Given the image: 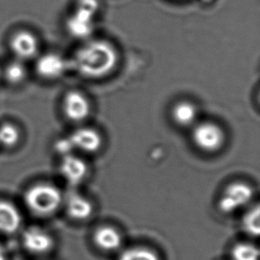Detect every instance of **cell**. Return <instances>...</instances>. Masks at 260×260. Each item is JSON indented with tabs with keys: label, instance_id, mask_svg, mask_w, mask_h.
<instances>
[{
	"label": "cell",
	"instance_id": "6da1fadb",
	"mask_svg": "<svg viewBox=\"0 0 260 260\" xmlns=\"http://www.w3.org/2000/svg\"><path fill=\"white\" fill-rule=\"evenodd\" d=\"M118 53L111 43L102 39H91L80 46L72 59L70 68L89 79L106 78L116 69Z\"/></svg>",
	"mask_w": 260,
	"mask_h": 260
},
{
	"label": "cell",
	"instance_id": "7a4b0ae2",
	"mask_svg": "<svg viewBox=\"0 0 260 260\" xmlns=\"http://www.w3.org/2000/svg\"><path fill=\"white\" fill-rule=\"evenodd\" d=\"M60 190L50 183H39L30 186L24 194L28 210L38 217H49L54 214L63 204Z\"/></svg>",
	"mask_w": 260,
	"mask_h": 260
},
{
	"label": "cell",
	"instance_id": "3957f363",
	"mask_svg": "<svg viewBox=\"0 0 260 260\" xmlns=\"http://www.w3.org/2000/svg\"><path fill=\"white\" fill-rule=\"evenodd\" d=\"M254 198V189L243 181L230 183L218 197V208L224 214H231L248 207Z\"/></svg>",
	"mask_w": 260,
	"mask_h": 260
},
{
	"label": "cell",
	"instance_id": "277c9868",
	"mask_svg": "<svg viewBox=\"0 0 260 260\" xmlns=\"http://www.w3.org/2000/svg\"><path fill=\"white\" fill-rule=\"evenodd\" d=\"M192 141L201 151L216 153L225 144V132L219 124L214 122H197L192 127Z\"/></svg>",
	"mask_w": 260,
	"mask_h": 260
},
{
	"label": "cell",
	"instance_id": "5b68a950",
	"mask_svg": "<svg viewBox=\"0 0 260 260\" xmlns=\"http://www.w3.org/2000/svg\"><path fill=\"white\" fill-rule=\"evenodd\" d=\"M73 153L95 154L101 150L103 139L98 131L91 127H80L68 136Z\"/></svg>",
	"mask_w": 260,
	"mask_h": 260
},
{
	"label": "cell",
	"instance_id": "8992f818",
	"mask_svg": "<svg viewBox=\"0 0 260 260\" xmlns=\"http://www.w3.org/2000/svg\"><path fill=\"white\" fill-rule=\"evenodd\" d=\"M21 242L25 250L34 255L48 253L54 246L53 236L40 226L32 225L25 229Z\"/></svg>",
	"mask_w": 260,
	"mask_h": 260
},
{
	"label": "cell",
	"instance_id": "52a82bcc",
	"mask_svg": "<svg viewBox=\"0 0 260 260\" xmlns=\"http://www.w3.org/2000/svg\"><path fill=\"white\" fill-rule=\"evenodd\" d=\"M62 108L65 116L73 123H83L91 115V102L80 91H71L66 93Z\"/></svg>",
	"mask_w": 260,
	"mask_h": 260
},
{
	"label": "cell",
	"instance_id": "ba28073f",
	"mask_svg": "<svg viewBox=\"0 0 260 260\" xmlns=\"http://www.w3.org/2000/svg\"><path fill=\"white\" fill-rule=\"evenodd\" d=\"M59 169L61 177L71 186L81 184L89 174L87 162L74 153L61 156Z\"/></svg>",
	"mask_w": 260,
	"mask_h": 260
},
{
	"label": "cell",
	"instance_id": "9c48e42d",
	"mask_svg": "<svg viewBox=\"0 0 260 260\" xmlns=\"http://www.w3.org/2000/svg\"><path fill=\"white\" fill-rule=\"evenodd\" d=\"M70 69V61L58 53H46L36 63V71L39 77L47 80H55L63 76Z\"/></svg>",
	"mask_w": 260,
	"mask_h": 260
},
{
	"label": "cell",
	"instance_id": "30bf717a",
	"mask_svg": "<svg viewBox=\"0 0 260 260\" xmlns=\"http://www.w3.org/2000/svg\"><path fill=\"white\" fill-rule=\"evenodd\" d=\"M93 14L76 8L66 21V28L70 35L74 39L87 40L94 30Z\"/></svg>",
	"mask_w": 260,
	"mask_h": 260
},
{
	"label": "cell",
	"instance_id": "8fae6325",
	"mask_svg": "<svg viewBox=\"0 0 260 260\" xmlns=\"http://www.w3.org/2000/svg\"><path fill=\"white\" fill-rule=\"evenodd\" d=\"M10 47L14 55L20 60H28L36 56L39 51V40L31 32H16L11 39Z\"/></svg>",
	"mask_w": 260,
	"mask_h": 260
},
{
	"label": "cell",
	"instance_id": "7c38bea8",
	"mask_svg": "<svg viewBox=\"0 0 260 260\" xmlns=\"http://www.w3.org/2000/svg\"><path fill=\"white\" fill-rule=\"evenodd\" d=\"M63 203L66 207V212L70 218L83 221L91 217L94 207L90 199L78 192H71L64 197Z\"/></svg>",
	"mask_w": 260,
	"mask_h": 260
},
{
	"label": "cell",
	"instance_id": "4fadbf2b",
	"mask_svg": "<svg viewBox=\"0 0 260 260\" xmlns=\"http://www.w3.org/2000/svg\"><path fill=\"white\" fill-rule=\"evenodd\" d=\"M22 222L21 212L10 202L0 200V233L12 235L17 232Z\"/></svg>",
	"mask_w": 260,
	"mask_h": 260
},
{
	"label": "cell",
	"instance_id": "5bb4252c",
	"mask_svg": "<svg viewBox=\"0 0 260 260\" xmlns=\"http://www.w3.org/2000/svg\"><path fill=\"white\" fill-rule=\"evenodd\" d=\"M173 122L179 127H193L198 122V109L189 101H180L174 104L171 111Z\"/></svg>",
	"mask_w": 260,
	"mask_h": 260
},
{
	"label": "cell",
	"instance_id": "9a60e30c",
	"mask_svg": "<svg viewBox=\"0 0 260 260\" xmlns=\"http://www.w3.org/2000/svg\"><path fill=\"white\" fill-rule=\"evenodd\" d=\"M93 240L99 248L107 251L116 250L122 244V236L120 233L109 225L99 228L94 232Z\"/></svg>",
	"mask_w": 260,
	"mask_h": 260
},
{
	"label": "cell",
	"instance_id": "2e32d148",
	"mask_svg": "<svg viewBox=\"0 0 260 260\" xmlns=\"http://www.w3.org/2000/svg\"><path fill=\"white\" fill-rule=\"evenodd\" d=\"M242 225L248 235L255 237L259 236L260 208L258 204H256L246 211L242 220Z\"/></svg>",
	"mask_w": 260,
	"mask_h": 260
},
{
	"label": "cell",
	"instance_id": "e0dca14e",
	"mask_svg": "<svg viewBox=\"0 0 260 260\" xmlns=\"http://www.w3.org/2000/svg\"><path fill=\"white\" fill-rule=\"evenodd\" d=\"M20 138V131L13 123H3L0 125V146L13 148L19 142Z\"/></svg>",
	"mask_w": 260,
	"mask_h": 260
},
{
	"label": "cell",
	"instance_id": "ac0fdd59",
	"mask_svg": "<svg viewBox=\"0 0 260 260\" xmlns=\"http://www.w3.org/2000/svg\"><path fill=\"white\" fill-rule=\"evenodd\" d=\"M4 75L8 83L17 85L24 81L27 77V71L21 61H13L7 65Z\"/></svg>",
	"mask_w": 260,
	"mask_h": 260
},
{
	"label": "cell",
	"instance_id": "d6986e66",
	"mask_svg": "<svg viewBox=\"0 0 260 260\" xmlns=\"http://www.w3.org/2000/svg\"><path fill=\"white\" fill-rule=\"evenodd\" d=\"M234 260H258L259 250L250 243H238L233 248Z\"/></svg>",
	"mask_w": 260,
	"mask_h": 260
},
{
	"label": "cell",
	"instance_id": "ffe728a7",
	"mask_svg": "<svg viewBox=\"0 0 260 260\" xmlns=\"http://www.w3.org/2000/svg\"><path fill=\"white\" fill-rule=\"evenodd\" d=\"M119 260H159L153 250L143 247H135L124 250L120 255Z\"/></svg>",
	"mask_w": 260,
	"mask_h": 260
},
{
	"label": "cell",
	"instance_id": "44dd1931",
	"mask_svg": "<svg viewBox=\"0 0 260 260\" xmlns=\"http://www.w3.org/2000/svg\"><path fill=\"white\" fill-rule=\"evenodd\" d=\"M76 8L96 15L100 8V1L99 0H78Z\"/></svg>",
	"mask_w": 260,
	"mask_h": 260
},
{
	"label": "cell",
	"instance_id": "7402d4cb",
	"mask_svg": "<svg viewBox=\"0 0 260 260\" xmlns=\"http://www.w3.org/2000/svg\"><path fill=\"white\" fill-rule=\"evenodd\" d=\"M0 260H7L6 251L4 250V248L1 244H0Z\"/></svg>",
	"mask_w": 260,
	"mask_h": 260
},
{
	"label": "cell",
	"instance_id": "603a6c76",
	"mask_svg": "<svg viewBox=\"0 0 260 260\" xmlns=\"http://www.w3.org/2000/svg\"><path fill=\"white\" fill-rule=\"evenodd\" d=\"M0 76H1V71H0Z\"/></svg>",
	"mask_w": 260,
	"mask_h": 260
}]
</instances>
